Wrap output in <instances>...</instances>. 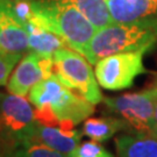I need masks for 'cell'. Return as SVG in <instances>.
<instances>
[{
  "instance_id": "obj_1",
  "label": "cell",
  "mask_w": 157,
  "mask_h": 157,
  "mask_svg": "<svg viewBox=\"0 0 157 157\" xmlns=\"http://www.w3.org/2000/svg\"><path fill=\"white\" fill-rule=\"evenodd\" d=\"M28 97L40 124L73 129L94 113V105L67 87L55 73L33 86Z\"/></svg>"
},
{
  "instance_id": "obj_2",
  "label": "cell",
  "mask_w": 157,
  "mask_h": 157,
  "mask_svg": "<svg viewBox=\"0 0 157 157\" xmlns=\"http://www.w3.org/2000/svg\"><path fill=\"white\" fill-rule=\"evenodd\" d=\"M29 23L59 35L69 48L82 55L97 32L94 25L69 0H33Z\"/></svg>"
},
{
  "instance_id": "obj_3",
  "label": "cell",
  "mask_w": 157,
  "mask_h": 157,
  "mask_svg": "<svg viewBox=\"0 0 157 157\" xmlns=\"http://www.w3.org/2000/svg\"><path fill=\"white\" fill-rule=\"evenodd\" d=\"M157 41V19L134 23H111L97 29L83 56L94 65L114 54L127 51H149Z\"/></svg>"
},
{
  "instance_id": "obj_4",
  "label": "cell",
  "mask_w": 157,
  "mask_h": 157,
  "mask_svg": "<svg viewBox=\"0 0 157 157\" xmlns=\"http://www.w3.org/2000/svg\"><path fill=\"white\" fill-rule=\"evenodd\" d=\"M91 65L82 54L67 47L54 54V73L57 78L70 90L97 105L104 97Z\"/></svg>"
},
{
  "instance_id": "obj_5",
  "label": "cell",
  "mask_w": 157,
  "mask_h": 157,
  "mask_svg": "<svg viewBox=\"0 0 157 157\" xmlns=\"http://www.w3.org/2000/svg\"><path fill=\"white\" fill-rule=\"evenodd\" d=\"M36 126L30 101L21 95L0 93V142L17 147L30 141Z\"/></svg>"
},
{
  "instance_id": "obj_6",
  "label": "cell",
  "mask_w": 157,
  "mask_h": 157,
  "mask_svg": "<svg viewBox=\"0 0 157 157\" xmlns=\"http://www.w3.org/2000/svg\"><path fill=\"white\" fill-rule=\"evenodd\" d=\"M102 101L109 112L127 122L129 127L127 133L150 132V124L157 104V86L155 84L140 92L107 97Z\"/></svg>"
},
{
  "instance_id": "obj_7",
  "label": "cell",
  "mask_w": 157,
  "mask_h": 157,
  "mask_svg": "<svg viewBox=\"0 0 157 157\" xmlns=\"http://www.w3.org/2000/svg\"><path fill=\"white\" fill-rule=\"evenodd\" d=\"M147 50L127 51L101 58L94 64V73L101 87L119 91L132 87L137 76L148 73L143 65Z\"/></svg>"
},
{
  "instance_id": "obj_8",
  "label": "cell",
  "mask_w": 157,
  "mask_h": 157,
  "mask_svg": "<svg viewBox=\"0 0 157 157\" xmlns=\"http://www.w3.org/2000/svg\"><path fill=\"white\" fill-rule=\"evenodd\" d=\"M54 73V56H44L28 51L15 67L7 82V90L12 94L26 97L32 87Z\"/></svg>"
},
{
  "instance_id": "obj_9",
  "label": "cell",
  "mask_w": 157,
  "mask_h": 157,
  "mask_svg": "<svg viewBox=\"0 0 157 157\" xmlns=\"http://www.w3.org/2000/svg\"><path fill=\"white\" fill-rule=\"evenodd\" d=\"M0 48L22 55L29 50L27 26L15 15L10 0H0Z\"/></svg>"
},
{
  "instance_id": "obj_10",
  "label": "cell",
  "mask_w": 157,
  "mask_h": 157,
  "mask_svg": "<svg viewBox=\"0 0 157 157\" xmlns=\"http://www.w3.org/2000/svg\"><path fill=\"white\" fill-rule=\"evenodd\" d=\"M114 23H134L157 19L156 0H106Z\"/></svg>"
},
{
  "instance_id": "obj_11",
  "label": "cell",
  "mask_w": 157,
  "mask_h": 157,
  "mask_svg": "<svg viewBox=\"0 0 157 157\" xmlns=\"http://www.w3.org/2000/svg\"><path fill=\"white\" fill-rule=\"evenodd\" d=\"M83 132L78 129H64L57 126L37 124L32 140L67 156L80 143Z\"/></svg>"
},
{
  "instance_id": "obj_12",
  "label": "cell",
  "mask_w": 157,
  "mask_h": 157,
  "mask_svg": "<svg viewBox=\"0 0 157 157\" xmlns=\"http://www.w3.org/2000/svg\"><path fill=\"white\" fill-rule=\"evenodd\" d=\"M115 148L117 157H157V132L121 134Z\"/></svg>"
},
{
  "instance_id": "obj_13",
  "label": "cell",
  "mask_w": 157,
  "mask_h": 157,
  "mask_svg": "<svg viewBox=\"0 0 157 157\" xmlns=\"http://www.w3.org/2000/svg\"><path fill=\"white\" fill-rule=\"evenodd\" d=\"M129 132L127 122L118 117H102V118L86 119L83 126V134L91 140L104 142L111 139L119 132Z\"/></svg>"
},
{
  "instance_id": "obj_14",
  "label": "cell",
  "mask_w": 157,
  "mask_h": 157,
  "mask_svg": "<svg viewBox=\"0 0 157 157\" xmlns=\"http://www.w3.org/2000/svg\"><path fill=\"white\" fill-rule=\"evenodd\" d=\"M29 34V50L44 56H54L58 49L67 48V42L59 35L36 25H27ZM69 48V47H67Z\"/></svg>"
},
{
  "instance_id": "obj_15",
  "label": "cell",
  "mask_w": 157,
  "mask_h": 157,
  "mask_svg": "<svg viewBox=\"0 0 157 157\" xmlns=\"http://www.w3.org/2000/svg\"><path fill=\"white\" fill-rule=\"evenodd\" d=\"M99 29L113 23L106 0H69Z\"/></svg>"
},
{
  "instance_id": "obj_16",
  "label": "cell",
  "mask_w": 157,
  "mask_h": 157,
  "mask_svg": "<svg viewBox=\"0 0 157 157\" xmlns=\"http://www.w3.org/2000/svg\"><path fill=\"white\" fill-rule=\"evenodd\" d=\"M14 157H67L34 141H27L13 149Z\"/></svg>"
},
{
  "instance_id": "obj_17",
  "label": "cell",
  "mask_w": 157,
  "mask_h": 157,
  "mask_svg": "<svg viewBox=\"0 0 157 157\" xmlns=\"http://www.w3.org/2000/svg\"><path fill=\"white\" fill-rule=\"evenodd\" d=\"M67 157H114V155L104 148L98 141L92 140L79 143Z\"/></svg>"
},
{
  "instance_id": "obj_18",
  "label": "cell",
  "mask_w": 157,
  "mask_h": 157,
  "mask_svg": "<svg viewBox=\"0 0 157 157\" xmlns=\"http://www.w3.org/2000/svg\"><path fill=\"white\" fill-rule=\"evenodd\" d=\"M22 54H13L0 48V86L7 85L14 67L22 58Z\"/></svg>"
},
{
  "instance_id": "obj_19",
  "label": "cell",
  "mask_w": 157,
  "mask_h": 157,
  "mask_svg": "<svg viewBox=\"0 0 157 157\" xmlns=\"http://www.w3.org/2000/svg\"><path fill=\"white\" fill-rule=\"evenodd\" d=\"M12 10L26 26L33 17V0H10Z\"/></svg>"
},
{
  "instance_id": "obj_20",
  "label": "cell",
  "mask_w": 157,
  "mask_h": 157,
  "mask_svg": "<svg viewBox=\"0 0 157 157\" xmlns=\"http://www.w3.org/2000/svg\"><path fill=\"white\" fill-rule=\"evenodd\" d=\"M13 149L14 147L0 142V157H14Z\"/></svg>"
},
{
  "instance_id": "obj_21",
  "label": "cell",
  "mask_w": 157,
  "mask_h": 157,
  "mask_svg": "<svg viewBox=\"0 0 157 157\" xmlns=\"http://www.w3.org/2000/svg\"><path fill=\"white\" fill-rule=\"evenodd\" d=\"M150 132H157V104L155 107V112L152 115L151 124H150Z\"/></svg>"
},
{
  "instance_id": "obj_22",
  "label": "cell",
  "mask_w": 157,
  "mask_h": 157,
  "mask_svg": "<svg viewBox=\"0 0 157 157\" xmlns=\"http://www.w3.org/2000/svg\"><path fill=\"white\" fill-rule=\"evenodd\" d=\"M154 84H155V85H156V86H157V78H156V80L154 82Z\"/></svg>"
},
{
  "instance_id": "obj_23",
  "label": "cell",
  "mask_w": 157,
  "mask_h": 157,
  "mask_svg": "<svg viewBox=\"0 0 157 157\" xmlns=\"http://www.w3.org/2000/svg\"><path fill=\"white\" fill-rule=\"evenodd\" d=\"M156 1H157V0H156Z\"/></svg>"
}]
</instances>
